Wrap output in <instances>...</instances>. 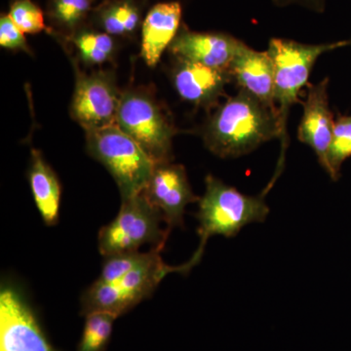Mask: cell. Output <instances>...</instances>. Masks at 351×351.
<instances>
[{
	"label": "cell",
	"instance_id": "cell-1",
	"mask_svg": "<svg viewBox=\"0 0 351 351\" xmlns=\"http://www.w3.org/2000/svg\"><path fill=\"white\" fill-rule=\"evenodd\" d=\"M279 138L276 110L242 89L215 112L203 131L207 149L221 158L245 156Z\"/></svg>",
	"mask_w": 351,
	"mask_h": 351
},
{
	"label": "cell",
	"instance_id": "cell-2",
	"mask_svg": "<svg viewBox=\"0 0 351 351\" xmlns=\"http://www.w3.org/2000/svg\"><path fill=\"white\" fill-rule=\"evenodd\" d=\"M205 193L198 201L196 218L199 221V246L191 260L179 265L180 274H189L202 258L210 237L223 235L233 237L240 230L254 223H263L269 214L265 195L271 189L267 186L257 196L243 195L212 175L205 179Z\"/></svg>",
	"mask_w": 351,
	"mask_h": 351
},
{
	"label": "cell",
	"instance_id": "cell-3",
	"mask_svg": "<svg viewBox=\"0 0 351 351\" xmlns=\"http://www.w3.org/2000/svg\"><path fill=\"white\" fill-rule=\"evenodd\" d=\"M350 40L322 44H304L291 39L271 38L267 53L274 66V104L280 126V157L277 170L282 171L288 147V117L291 108L299 103V95L306 86L314 64L321 55L350 45Z\"/></svg>",
	"mask_w": 351,
	"mask_h": 351
},
{
	"label": "cell",
	"instance_id": "cell-4",
	"mask_svg": "<svg viewBox=\"0 0 351 351\" xmlns=\"http://www.w3.org/2000/svg\"><path fill=\"white\" fill-rule=\"evenodd\" d=\"M86 145L90 156L112 176L122 200L144 191L156 164L117 124L86 132Z\"/></svg>",
	"mask_w": 351,
	"mask_h": 351
},
{
	"label": "cell",
	"instance_id": "cell-5",
	"mask_svg": "<svg viewBox=\"0 0 351 351\" xmlns=\"http://www.w3.org/2000/svg\"><path fill=\"white\" fill-rule=\"evenodd\" d=\"M162 249L152 248L149 258L144 263L119 280L110 283L95 281L83 293L82 315L95 311H105L119 317L151 297L164 277L172 272H178V267L163 262L160 255Z\"/></svg>",
	"mask_w": 351,
	"mask_h": 351
},
{
	"label": "cell",
	"instance_id": "cell-6",
	"mask_svg": "<svg viewBox=\"0 0 351 351\" xmlns=\"http://www.w3.org/2000/svg\"><path fill=\"white\" fill-rule=\"evenodd\" d=\"M163 215L143 193L122 200L117 216L99 232V251L104 257L138 251L145 244L163 248L170 230L161 228Z\"/></svg>",
	"mask_w": 351,
	"mask_h": 351
},
{
	"label": "cell",
	"instance_id": "cell-7",
	"mask_svg": "<svg viewBox=\"0 0 351 351\" xmlns=\"http://www.w3.org/2000/svg\"><path fill=\"white\" fill-rule=\"evenodd\" d=\"M117 125L130 136L156 165L171 162L176 130L149 95L138 91L121 94Z\"/></svg>",
	"mask_w": 351,
	"mask_h": 351
},
{
	"label": "cell",
	"instance_id": "cell-8",
	"mask_svg": "<svg viewBox=\"0 0 351 351\" xmlns=\"http://www.w3.org/2000/svg\"><path fill=\"white\" fill-rule=\"evenodd\" d=\"M0 351H59L44 334L25 295L8 283L0 290Z\"/></svg>",
	"mask_w": 351,
	"mask_h": 351
},
{
	"label": "cell",
	"instance_id": "cell-9",
	"mask_svg": "<svg viewBox=\"0 0 351 351\" xmlns=\"http://www.w3.org/2000/svg\"><path fill=\"white\" fill-rule=\"evenodd\" d=\"M121 95L113 76L105 71L76 75L75 94L71 106L73 119L85 132L117 124Z\"/></svg>",
	"mask_w": 351,
	"mask_h": 351
},
{
	"label": "cell",
	"instance_id": "cell-10",
	"mask_svg": "<svg viewBox=\"0 0 351 351\" xmlns=\"http://www.w3.org/2000/svg\"><path fill=\"white\" fill-rule=\"evenodd\" d=\"M142 193L161 212L170 230L184 226L186 206L200 199L189 184L184 166L171 162L156 165Z\"/></svg>",
	"mask_w": 351,
	"mask_h": 351
},
{
	"label": "cell",
	"instance_id": "cell-11",
	"mask_svg": "<svg viewBox=\"0 0 351 351\" xmlns=\"http://www.w3.org/2000/svg\"><path fill=\"white\" fill-rule=\"evenodd\" d=\"M245 43L223 32H196L182 27L170 50L178 60L228 71Z\"/></svg>",
	"mask_w": 351,
	"mask_h": 351
},
{
	"label": "cell",
	"instance_id": "cell-12",
	"mask_svg": "<svg viewBox=\"0 0 351 351\" xmlns=\"http://www.w3.org/2000/svg\"><path fill=\"white\" fill-rule=\"evenodd\" d=\"M329 78L326 77L307 89L301 124L298 130L300 142L311 147L318 161L326 168L328 152L331 145L335 120L328 97Z\"/></svg>",
	"mask_w": 351,
	"mask_h": 351
},
{
	"label": "cell",
	"instance_id": "cell-13",
	"mask_svg": "<svg viewBox=\"0 0 351 351\" xmlns=\"http://www.w3.org/2000/svg\"><path fill=\"white\" fill-rule=\"evenodd\" d=\"M172 78L176 91L182 100L197 107L215 105L225 93L226 84L232 82L228 71L184 60H178Z\"/></svg>",
	"mask_w": 351,
	"mask_h": 351
},
{
	"label": "cell",
	"instance_id": "cell-14",
	"mask_svg": "<svg viewBox=\"0 0 351 351\" xmlns=\"http://www.w3.org/2000/svg\"><path fill=\"white\" fill-rule=\"evenodd\" d=\"M232 82L276 110L274 104V66L267 51L260 52L243 46L228 69Z\"/></svg>",
	"mask_w": 351,
	"mask_h": 351
},
{
	"label": "cell",
	"instance_id": "cell-15",
	"mask_svg": "<svg viewBox=\"0 0 351 351\" xmlns=\"http://www.w3.org/2000/svg\"><path fill=\"white\" fill-rule=\"evenodd\" d=\"M182 6L179 2H164L152 7L143 23L141 56L149 66H156L166 48L180 31Z\"/></svg>",
	"mask_w": 351,
	"mask_h": 351
},
{
	"label": "cell",
	"instance_id": "cell-16",
	"mask_svg": "<svg viewBox=\"0 0 351 351\" xmlns=\"http://www.w3.org/2000/svg\"><path fill=\"white\" fill-rule=\"evenodd\" d=\"M32 196L46 226L57 225L61 205V184L41 152L32 149L29 168Z\"/></svg>",
	"mask_w": 351,
	"mask_h": 351
},
{
	"label": "cell",
	"instance_id": "cell-17",
	"mask_svg": "<svg viewBox=\"0 0 351 351\" xmlns=\"http://www.w3.org/2000/svg\"><path fill=\"white\" fill-rule=\"evenodd\" d=\"M117 316L105 311L85 315L84 329L77 351H105L112 338L113 323Z\"/></svg>",
	"mask_w": 351,
	"mask_h": 351
},
{
	"label": "cell",
	"instance_id": "cell-18",
	"mask_svg": "<svg viewBox=\"0 0 351 351\" xmlns=\"http://www.w3.org/2000/svg\"><path fill=\"white\" fill-rule=\"evenodd\" d=\"M351 156V115H339L335 121L325 171L332 180L341 176V166Z\"/></svg>",
	"mask_w": 351,
	"mask_h": 351
},
{
	"label": "cell",
	"instance_id": "cell-19",
	"mask_svg": "<svg viewBox=\"0 0 351 351\" xmlns=\"http://www.w3.org/2000/svg\"><path fill=\"white\" fill-rule=\"evenodd\" d=\"M73 41L85 64H101L110 61L114 54V40L107 32H80Z\"/></svg>",
	"mask_w": 351,
	"mask_h": 351
},
{
	"label": "cell",
	"instance_id": "cell-20",
	"mask_svg": "<svg viewBox=\"0 0 351 351\" xmlns=\"http://www.w3.org/2000/svg\"><path fill=\"white\" fill-rule=\"evenodd\" d=\"M100 23L110 36H127L135 32L140 24V12L131 2H115L101 11Z\"/></svg>",
	"mask_w": 351,
	"mask_h": 351
},
{
	"label": "cell",
	"instance_id": "cell-21",
	"mask_svg": "<svg viewBox=\"0 0 351 351\" xmlns=\"http://www.w3.org/2000/svg\"><path fill=\"white\" fill-rule=\"evenodd\" d=\"M149 256V251L142 253L140 251L125 252L105 257L99 282L110 283L119 280L132 269L144 263Z\"/></svg>",
	"mask_w": 351,
	"mask_h": 351
},
{
	"label": "cell",
	"instance_id": "cell-22",
	"mask_svg": "<svg viewBox=\"0 0 351 351\" xmlns=\"http://www.w3.org/2000/svg\"><path fill=\"white\" fill-rule=\"evenodd\" d=\"M8 15L25 34H38L46 29L43 11L32 0H15Z\"/></svg>",
	"mask_w": 351,
	"mask_h": 351
},
{
	"label": "cell",
	"instance_id": "cell-23",
	"mask_svg": "<svg viewBox=\"0 0 351 351\" xmlns=\"http://www.w3.org/2000/svg\"><path fill=\"white\" fill-rule=\"evenodd\" d=\"M90 7V0H53L51 16L64 29H73L84 19Z\"/></svg>",
	"mask_w": 351,
	"mask_h": 351
},
{
	"label": "cell",
	"instance_id": "cell-24",
	"mask_svg": "<svg viewBox=\"0 0 351 351\" xmlns=\"http://www.w3.org/2000/svg\"><path fill=\"white\" fill-rule=\"evenodd\" d=\"M0 46L5 49L31 53L25 38V32L14 23L9 15L0 19Z\"/></svg>",
	"mask_w": 351,
	"mask_h": 351
},
{
	"label": "cell",
	"instance_id": "cell-25",
	"mask_svg": "<svg viewBox=\"0 0 351 351\" xmlns=\"http://www.w3.org/2000/svg\"><path fill=\"white\" fill-rule=\"evenodd\" d=\"M278 7L300 5L314 11V12L323 13L326 8V0H272Z\"/></svg>",
	"mask_w": 351,
	"mask_h": 351
},
{
	"label": "cell",
	"instance_id": "cell-26",
	"mask_svg": "<svg viewBox=\"0 0 351 351\" xmlns=\"http://www.w3.org/2000/svg\"><path fill=\"white\" fill-rule=\"evenodd\" d=\"M350 45L351 46V38L350 39Z\"/></svg>",
	"mask_w": 351,
	"mask_h": 351
}]
</instances>
